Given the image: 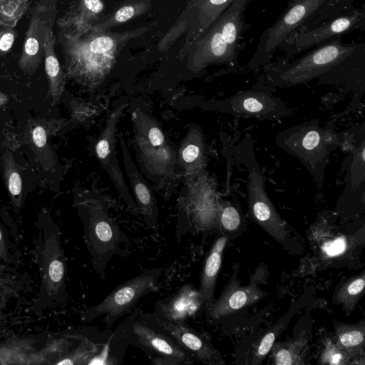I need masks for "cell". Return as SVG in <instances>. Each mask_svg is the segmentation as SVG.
I'll list each match as a JSON object with an SVG mask.
<instances>
[{
    "label": "cell",
    "instance_id": "1",
    "mask_svg": "<svg viewBox=\"0 0 365 365\" xmlns=\"http://www.w3.org/2000/svg\"><path fill=\"white\" fill-rule=\"evenodd\" d=\"M145 26L123 32L103 30L95 25L79 36L65 38L66 71L71 78L88 90L103 83L125 44L143 35Z\"/></svg>",
    "mask_w": 365,
    "mask_h": 365
},
{
    "label": "cell",
    "instance_id": "2",
    "mask_svg": "<svg viewBox=\"0 0 365 365\" xmlns=\"http://www.w3.org/2000/svg\"><path fill=\"white\" fill-rule=\"evenodd\" d=\"M131 118L133 145L141 170L158 190L168 189L180 177L178 148L171 143L158 122L140 108L132 112Z\"/></svg>",
    "mask_w": 365,
    "mask_h": 365
},
{
    "label": "cell",
    "instance_id": "3",
    "mask_svg": "<svg viewBox=\"0 0 365 365\" xmlns=\"http://www.w3.org/2000/svg\"><path fill=\"white\" fill-rule=\"evenodd\" d=\"M110 205L107 199L92 193L76 203L92 267L101 279L106 277L107 266L114 256L128 255V250L122 245H130L128 237L110 215Z\"/></svg>",
    "mask_w": 365,
    "mask_h": 365
},
{
    "label": "cell",
    "instance_id": "4",
    "mask_svg": "<svg viewBox=\"0 0 365 365\" xmlns=\"http://www.w3.org/2000/svg\"><path fill=\"white\" fill-rule=\"evenodd\" d=\"M275 143L304 165L320 188L331 152L342 145L343 133L336 132L332 123L321 126L317 119H312L279 132Z\"/></svg>",
    "mask_w": 365,
    "mask_h": 365
},
{
    "label": "cell",
    "instance_id": "5",
    "mask_svg": "<svg viewBox=\"0 0 365 365\" xmlns=\"http://www.w3.org/2000/svg\"><path fill=\"white\" fill-rule=\"evenodd\" d=\"M129 346L143 350L155 365H190L192 356L162 326L154 313L135 309L113 331Z\"/></svg>",
    "mask_w": 365,
    "mask_h": 365
},
{
    "label": "cell",
    "instance_id": "6",
    "mask_svg": "<svg viewBox=\"0 0 365 365\" xmlns=\"http://www.w3.org/2000/svg\"><path fill=\"white\" fill-rule=\"evenodd\" d=\"M236 155L247 170V202L250 218L275 241L291 250L296 246L295 240L287 223L266 192V178L255 158L250 138L247 137L237 145Z\"/></svg>",
    "mask_w": 365,
    "mask_h": 365
},
{
    "label": "cell",
    "instance_id": "7",
    "mask_svg": "<svg viewBox=\"0 0 365 365\" xmlns=\"http://www.w3.org/2000/svg\"><path fill=\"white\" fill-rule=\"evenodd\" d=\"M185 182V190L179 199L178 238L187 232H207L218 229L220 198L215 180L204 173Z\"/></svg>",
    "mask_w": 365,
    "mask_h": 365
},
{
    "label": "cell",
    "instance_id": "8",
    "mask_svg": "<svg viewBox=\"0 0 365 365\" xmlns=\"http://www.w3.org/2000/svg\"><path fill=\"white\" fill-rule=\"evenodd\" d=\"M353 43L332 41L320 46L291 63L278 66L267 72L265 77L276 87H291L319 78L337 66L353 53Z\"/></svg>",
    "mask_w": 365,
    "mask_h": 365
},
{
    "label": "cell",
    "instance_id": "9",
    "mask_svg": "<svg viewBox=\"0 0 365 365\" xmlns=\"http://www.w3.org/2000/svg\"><path fill=\"white\" fill-rule=\"evenodd\" d=\"M162 274V268H153L122 282L102 301L88 307L81 314V321L89 322L103 316L105 327L111 328L120 318L131 312L140 299L158 292Z\"/></svg>",
    "mask_w": 365,
    "mask_h": 365
},
{
    "label": "cell",
    "instance_id": "10",
    "mask_svg": "<svg viewBox=\"0 0 365 365\" xmlns=\"http://www.w3.org/2000/svg\"><path fill=\"white\" fill-rule=\"evenodd\" d=\"M209 106L235 117L259 120H279L294 112L282 99L274 95V86L268 82L264 75L250 88L217 100Z\"/></svg>",
    "mask_w": 365,
    "mask_h": 365
},
{
    "label": "cell",
    "instance_id": "11",
    "mask_svg": "<svg viewBox=\"0 0 365 365\" xmlns=\"http://www.w3.org/2000/svg\"><path fill=\"white\" fill-rule=\"evenodd\" d=\"M327 1L299 0L294 3L263 34L259 47L248 63V68L257 69L266 64L279 44Z\"/></svg>",
    "mask_w": 365,
    "mask_h": 365
},
{
    "label": "cell",
    "instance_id": "12",
    "mask_svg": "<svg viewBox=\"0 0 365 365\" xmlns=\"http://www.w3.org/2000/svg\"><path fill=\"white\" fill-rule=\"evenodd\" d=\"M127 104V102L121 103L110 113L96 143L95 153L129 210L137 215L139 213L138 207L127 187L116 156L117 124Z\"/></svg>",
    "mask_w": 365,
    "mask_h": 365
},
{
    "label": "cell",
    "instance_id": "13",
    "mask_svg": "<svg viewBox=\"0 0 365 365\" xmlns=\"http://www.w3.org/2000/svg\"><path fill=\"white\" fill-rule=\"evenodd\" d=\"M238 270L239 267H235L219 298L205 306L204 310L210 319L220 320L259 301L267 294L259 287L262 282V272H260L259 267L252 276V280L245 286L240 284Z\"/></svg>",
    "mask_w": 365,
    "mask_h": 365
},
{
    "label": "cell",
    "instance_id": "14",
    "mask_svg": "<svg viewBox=\"0 0 365 365\" xmlns=\"http://www.w3.org/2000/svg\"><path fill=\"white\" fill-rule=\"evenodd\" d=\"M190 46L188 64L192 69L199 71L211 64H236V52L227 46L215 21Z\"/></svg>",
    "mask_w": 365,
    "mask_h": 365
},
{
    "label": "cell",
    "instance_id": "15",
    "mask_svg": "<svg viewBox=\"0 0 365 365\" xmlns=\"http://www.w3.org/2000/svg\"><path fill=\"white\" fill-rule=\"evenodd\" d=\"M205 307L199 288L190 284L181 286L175 292L155 304L154 314L161 322H187Z\"/></svg>",
    "mask_w": 365,
    "mask_h": 365
},
{
    "label": "cell",
    "instance_id": "16",
    "mask_svg": "<svg viewBox=\"0 0 365 365\" xmlns=\"http://www.w3.org/2000/svg\"><path fill=\"white\" fill-rule=\"evenodd\" d=\"M160 322L195 361L207 365L226 364L220 352L212 345L210 338L190 327L187 322Z\"/></svg>",
    "mask_w": 365,
    "mask_h": 365
},
{
    "label": "cell",
    "instance_id": "17",
    "mask_svg": "<svg viewBox=\"0 0 365 365\" xmlns=\"http://www.w3.org/2000/svg\"><path fill=\"white\" fill-rule=\"evenodd\" d=\"M119 143L125 170L129 178L139 213L142 215L147 225L156 230L158 227V209L153 190L133 163L122 136L119 137Z\"/></svg>",
    "mask_w": 365,
    "mask_h": 365
},
{
    "label": "cell",
    "instance_id": "18",
    "mask_svg": "<svg viewBox=\"0 0 365 365\" xmlns=\"http://www.w3.org/2000/svg\"><path fill=\"white\" fill-rule=\"evenodd\" d=\"M55 17L54 9L34 12L25 38L22 53L19 61L20 68L26 73L35 72L43 58V43L47 28Z\"/></svg>",
    "mask_w": 365,
    "mask_h": 365
},
{
    "label": "cell",
    "instance_id": "19",
    "mask_svg": "<svg viewBox=\"0 0 365 365\" xmlns=\"http://www.w3.org/2000/svg\"><path fill=\"white\" fill-rule=\"evenodd\" d=\"M206 153L202 129L197 125L189 128L177 153L178 165L185 181L205 173Z\"/></svg>",
    "mask_w": 365,
    "mask_h": 365
},
{
    "label": "cell",
    "instance_id": "20",
    "mask_svg": "<svg viewBox=\"0 0 365 365\" xmlns=\"http://www.w3.org/2000/svg\"><path fill=\"white\" fill-rule=\"evenodd\" d=\"M41 273L49 295L56 296L65 285L66 264L60 243V235L53 234L46 240L41 255Z\"/></svg>",
    "mask_w": 365,
    "mask_h": 365
},
{
    "label": "cell",
    "instance_id": "21",
    "mask_svg": "<svg viewBox=\"0 0 365 365\" xmlns=\"http://www.w3.org/2000/svg\"><path fill=\"white\" fill-rule=\"evenodd\" d=\"M312 297V292L306 290L303 294L289 307L288 311L282 316L273 325L269 326L262 335L257 338L252 346L250 359L247 364H260L276 341L278 336L286 329L294 316L309 303Z\"/></svg>",
    "mask_w": 365,
    "mask_h": 365
},
{
    "label": "cell",
    "instance_id": "22",
    "mask_svg": "<svg viewBox=\"0 0 365 365\" xmlns=\"http://www.w3.org/2000/svg\"><path fill=\"white\" fill-rule=\"evenodd\" d=\"M297 331L294 335L285 341H275L270 351L272 364L276 365L307 364L309 342L312 336L310 319Z\"/></svg>",
    "mask_w": 365,
    "mask_h": 365
},
{
    "label": "cell",
    "instance_id": "23",
    "mask_svg": "<svg viewBox=\"0 0 365 365\" xmlns=\"http://www.w3.org/2000/svg\"><path fill=\"white\" fill-rule=\"evenodd\" d=\"M233 0H190L186 11L190 19V43L197 40L217 20Z\"/></svg>",
    "mask_w": 365,
    "mask_h": 365
},
{
    "label": "cell",
    "instance_id": "24",
    "mask_svg": "<svg viewBox=\"0 0 365 365\" xmlns=\"http://www.w3.org/2000/svg\"><path fill=\"white\" fill-rule=\"evenodd\" d=\"M364 19V14L362 11L341 16L316 29L298 35L294 39L295 46L299 49H306L317 45L327 39L348 31L360 22H363Z\"/></svg>",
    "mask_w": 365,
    "mask_h": 365
},
{
    "label": "cell",
    "instance_id": "25",
    "mask_svg": "<svg viewBox=\"0 0 365 365\" xmlns=\"http://www.w3.org/2000/svg\"><path fill=\"white\" fill-rule=\"evenodd\" d=\"M228 240L229 239L223 235L219 236L212 244L204 262L199 289L205 301V306L215 300L216 282L222 265L223 252Z\"/></svg>",
    "mask_w": 365,
    "mask_h": 365
},
{
    "label": "cell",
    "instance_id": "26",
    "mask_svg": "<svg viewBox=\"0 0 365 365\" xmlns=\"http://www.w3.org/2000/svg\"><path fill=\"white\" fill-rule=\"evenodd\" d=\"M334 335L339 346L355 361L364 359L365 322L349 324L333 320Z\"/></svg>",
    "mask_w": 365,
    "mask_h": 365
},
{
    "label": "cell",
    "instance_id": "27",
    "mask_svg": "<svg viewBox=\"0 0 365 365\" xmlns=\"http://www.w3.org/2000/svg\"><path fill=\"white\" fill-rule=\"evenodd\" d=\"M53 21L48 25L43 43L45 71L48 81L49 94L53 101H58L64 86V74L54 50L53 36Z\"/></svg>",
    "mask_w": 365,
    "mask_h": 365
},
{
    "label": "cell",
    "instance_id": "28",
    "mask_svg": "<svg viewBox=\"0 0 365 365\" xmlns=\"http://www.w3.org/2000/svg\"><path fill=\"white\" fill-rule=\"evenodd\" d=\"M104 6L103 0H80L68 20L73 30L67 35L79 36L91 30L100 19Z\"/></svg>",
    "mask_w": 365,
    "mask_h": 365
},
{
    "label": "cell",
    "instance_id": "29",
    "mask_svg": "<svg viewBox=\"0 0 365 365\" xmlns=\"http://www.w3.org/2000/svg\"><path fill=\"white\" fill-rule=\"evenodd\" d=\"M151 0H125L110 13L98 19L95 26L103 30L125 24L145 14L151 8Z\"/></svg>",
    "mask_w": 365,
    "mask_h": 365
},
{
    "label": "cell",
    "instance_id": "30",
    "mask_svg": "<svg viewBox=\"0 0 365 365\" xmlns=\"http://www.w3.org/2000/svg\"><path fill=\"white\" fill-rule=\"evenodd\" d=\"M365 273H360L341 281L336 287L332 301L341 306L346 315L350 314L364 294Z\"/></svg>",
    "mask_w": 365,
    "mask_h": 365
},
{
    "label": "cell",
    "instance_id": "31",
    "mask_svg": "<svg viewBox=\"0 0 365 365\" xmlns=\"http://www.w3.org/2000/svg\"><path fill=\"white\" fill-rule=\"evenodd\" d=\"M246 1L233 0L215 21L225 41L234 52L242 30L241 13Z\"/></svg>",
    "mask_w": 365,
    "mask_h": 365
},
{
    "label": "cell",
    "instance_id": "32",
    "mask_svg": "<svg viewBox=\"0 0 365 365\" xmlns=\"http://www.w3.org/2000/svg\"><path fill=\"white\" fill-rule=\"evenodd\" d=\"M243 215L237 202L220 200L218 230L229 240L245 229Z\"/></svg>",
    "mask_w": 365,
    "mask_h": 365
},
{
    "label": "cell",
    "instance_id": "33",
    "mask_svg": "<svg viewBox=\"0 0 365 365\" xmlns=\"http://www.w3.org/2000/svg\"><path fill=\"white\" fill-rule=\"evenodd\" d=\"M129 345L118 339L113 331L108 339L98 348L88 365H120Z\"/></svg>",
    "mask_w": 365,
    "mask_h": 365
},
{
    "label": "cell",
    "instance_id": "34",
    "mask_svg": "<svg viewBox=\"0 0 365 365\" xmlns=\"http://www.w3.org/2000/svg\"><path fill=\"white\" fill-rule=\"evenodd\" d=\"M3 178L6 188L14 205L19 208L22 204L23 185L18 165L13 154L6 150L2 161Z\"/></svg>",
    "mask_w": 365,
    "mask_h": 365
},
{
    "label": "cell",
    "instance_id": "35",
    "mask_svg": "<svg viewBox=\"0 0 365 365\" xmlns=\"http://www.w3.org/2000/svg\"><path fill=\"white\" fill-rule=\"evenodd\" d=\"M317 359L320 364H352V359L337 343L334 334L322 337Z\"/></svg>",
    "mask_w": 365,
    "mask_h": 365
},
{
    "label": "cell",
    "instance_id": "36",
    "mask_svg": "<svg viewBox=\"0 0 365 365\" xmlns=\"http://www.w3.org/2000/svg\"><path fill=\"white\" fill-rule=\"evenodd\" d=\"M79 338L78 346L56 362V364L88 365L92 356L98 351L96 346L87 337L75 334Z\"/></svg>",
    "mask_w": 365,
    "mask_h": 365
},
{
    "label": "cell",
    "instance_id": "37",
    "mask_svg": "<svg viewBox=\"0 0 365 365\" xmlns=\"http://www.w3.org/2000/svg\"><path fill=\"white\" fill-rule=\"evenodd\" d=\"M346 239L342 236L337 239H331L327 241L322 247L323 253L327 256L341 255L347 248Z\"/></svg>",
    "mask_w": 365,
    "mask_h": 365
},
{
    "label": "cell",
    "instance_id": "38",
    "mask_svg": "<svg viewBox=\"0 0 365 365\" xmlns=\"http://www.w3.org/2000/svg\"><path fill=\"white\" fill-rule=\"evenodd\" d=\"M32 140L34 145L38 148H43L46 145V132L42 125H37L34 128L32 132Z\"/></svg>",
    "mask_w": 365,
    "mask_h": 365
},
{
    "label": "cell",
    "instance_id": "39",
    "mask_svg": "<svg viewBox=\"0 0 365 365\" xmlns=\"http://www.w3.org/2000/svg\"><path fill=\"white\" fill-rule=\"evenodd\" d=\"M14 41V34L7 32L0 38V50L7 51L13 45Z\"/></svg>",
    "mask_w": 365,
    "mask_h": 365
},
{
    "label": "cell",
    "instance_id": "40",
    "mask_svg": "<svg viewBox=\"0 0 365 365\" xmlns=\"http://www.w3.org/2000/svg\"><path fill=\"white\" fill-rule=\"evenodd\" d=\"M9 346L0 347V364H1V361L5 360L6 359H9V356L11 354V349H9Z\"/></svg>",
    "mask_w": 365,
    "mask_h": 365
},
{
    "label": "cell",
    "instance_id": "41",
    "mask_svg": "<svg viewBox=\"0 0 365 365\" xmlns=\"http://www.w3.org/2000/svg\"><path fill=\"white\" fill-rule=\"evenodd\" d=\"M6 248L5 240H4V238L3 236V232L0 227V256L3 258H6Z\"/></svg>",
    "mask_w": 365,
    "mask_h": 365
},
{
    "label": "cell",
    "instance_id": "42",
    "mask_svg": "<svg viewBox=\"0 0 365 365\" xmlns=\"http://www.w3.org/2000/svg\"><path fill=\"white\" fill-rule=\"evenodd\" d=\"M7 101V99L5 96L0 95V106L4 105Z\"/></svg>",
    "mask_w": 365,
    "mask_h": 365
}]
</instances>
